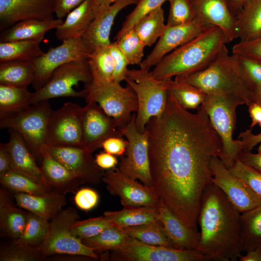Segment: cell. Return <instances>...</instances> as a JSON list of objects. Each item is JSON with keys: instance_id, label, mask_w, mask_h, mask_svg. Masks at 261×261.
Instances as JSON below:
<instances>
[{"instance_id": "cell-26", "label": "cell", "mask_w": 261, "mask_h": 261, "mask_svg": "<svg viewBox=\"0 0 261 261\" xmlns=\"http://www.w3.org/2000/svg\"><path fill=\"white\" fill-rule=\"evenodd\" d=\"M65 196L52 190L39 195L15 193L14 197L17 206L50 221L66 204Z\"/></svg>"}, {"instance_id": "cell-46", "label": "cell", "mask_w": 261, "mask_h": 261, "mask_svg": "<svg viewBox=\"0 0 261 261\" xmlns=\"http://www.w3.org/2000/svg\"><path fill=\"white\" fill-rule=\"evenodd\" d=\"M168 0H139L133 11L126 17L121 27L114 39L116 41L127 31L132 29L141 18L161 7Z\"/></svg>"}, {"instance_id": "cell-6", "label": "cell", "mask_w": 261, "mask_h": 261, "mask_svg": "<svg viewBox=\"0 0 261 261\" xmlns=\"http://www.w3.org/2000/svg\"><path fill=\"white\" fill-rule=\"evenodd\" d=\"M171 80L155 79L150 71L141 69H128L125 81L137 97L138 110L135 125L139 132L145 131V126L150 118L160 117L163 113Z\"/></svg>"}, {"instance_id": "cell-58", "label": "cell", "mask_w": 261, "mask_h": 261, "mask_svg": "<svg viewBox=\"0 0 261 261\" xmlns=\"http://www.w3.org/2000/svg\"><path fill=\"white\" fill-rule=\"evenodd\" d=\"M12 170L11 158L5 144H0V176Z\"/></svg>"}, {"instance_id": "cell-27", "label": "cell", "mask_w": 261, "mask_h": 261, "mask_svg": "<svg viewBox=\"0 0 261 261\" xmlns=\"http://www.w3.org/2000/svg\"><path fill=\"white\" fill-rule=\"evenodd\" d=\"M8 132L9 140L5 145L11 156L12 170L46 182L40 167L21 136L12 129H9Z\"/></svg>"}, {"instance_id": "cell-28", "label": "cell", "mask_w": 261, "mask_h": 261, "mask_svg": "<svg viewBox=\"0 0 261 261\" xmlns=\"http://www.w3.org/2000/svg\"><path fill=\"white\" fill-rule=\"evenodd\" d=\"M63 21L58 18L47 20H22L2 31L0 35V42L30 40L42 42L47 31L57 29Z\"/></svg>"}, {"instance_id": "cell-17", "label": "cell", "mask_w": 261, "mask_h": 261, "mask_svg": "<svg viewBox=\"0 0 261 261\" xmlns=\"http://www.w3.org/2000/svg\"><path fill=\"white\" fill-rule=\"evenodd\" d=\"M212 182L224 193L232 204L243 213L261 204V199L242 181L233 176L218 156L210 162Z\"/></svg>"}, {"instance_id": "cell-57", "label": "cell", "mask_w": 261, "mask_h": 261, "mask_svg": "<svg viewBox=\"0 0 261 261\" xmlns=\"http://www.w3.org/2000/svg\"><path fill=\"white\" fill-rule=\"evenodd\" d=\"M237 159L261 172V153L254 154L251 151H241Z\"/></svg>"}, {"instance_id": "cell-13", "label": "cell", "mask_w": 261, "mask_h": 261, "mask_svg": "<svg viewBox=\"0 0 261 261\" xmlns=\"http://www.w3.org/2000/svg\"><path fill=\"white\" fill-rule=\"evenodd\" d=\"M114 261H206L196 249H181L146 244L130 237L121 248L107 251Z\"/></svg>"}, {"instance_id": "cell-25", "label": "cell", "mask_w": 261, "mask_h": 261, "mask_svg": "<svg viewBox=\"0 0 261 261\" xmlns=\"http://www.w3.org/2000/svg\"><path fill=\"white\" fill-rule=\"evenodd\" d=\"M100 6L94 0H86L66 16L63 23L56 29L59 40L81 38L95 17Z\"/></svg>"}, {"instance_id": "cell-16", "label": "cell", "mask_w": 261, "mask_h": 261, "mask_svg": "<svg viewBox=\"0 0 261 261\" xmlns=\"http://www.w3.org/2000/svg\"><path fill=\"white\" fill-rule=\"evenodd\" d=\"M213 26L197 18L179 25L168 26L150 53L140 65L149 71L167 54L198 36Z\"/></svg>"}, {"instance_id": "cell-15", "label": "cell", "mask_w": 261, "mask_h": 261, "mask_svg": "<svg viewBox=\"0 0 261 261\" xmlns=\"http://www.w3.org/2000/svg\"><path fill=\"white\" fill-rule=\"evenodd\" d=\"M102 181L111 194L119 197L123 207H158L161 203L152 187L128 177L117 167L106 170Z\"/></svg>"}, {"instance_id": "cell-3", "label": "cell", "mask_w": 261, "mask_h": 261, "mask_svg": "<svg viewBox=\"0 0 261 261\" xmlns=\"http://www.w3.org/2000/svg\"><path fill=\"white\" fill-rule=\"evenodd\" d=\"M229 43L224 32L212 26L165 56L150 72L156 79L186 75L208 66Z\"/></svg>"}, {"instance_id": "cell-36", "label": "cell", "mask_w": 261, "mask_h": 261, "mask_svg": "<svg viewBox=\"0 0 261 261\" xmlns=\"http://www.w3.org/2000/svg\"><path fill=\"white\" fill-rule=\"evenodd\" d=\"M130 237L123 229L113 225L106 228L98 235L81 241L96 252H103L121 248Z\"/></svg>"}, {"instance_id": "cell-7", "label": "cell", "mask_w": 261, "mask_h": 261, "mask_svg": "<svg viewBox=\"0 0 261 261\" xmlns=\"http://www.w3.org/2000/svg\"><path fill=\"white\" fill-rule=\"evenodd\" d=\"M53 111L48 100L40 101L0 116V128L17 132L35 160H41V151L47 145L48 123Z\"/></svg>"}, {"instance_id": "cell-12", "label": "cell", "mask_w": 261, "mask_h": 261, "mask_svg": "<svg viewBox=\"0 0 261 261\" xmlns=\"http://www.w3.org/2000/svg\"><path fill=\"white\" fill-rule=\"evenodd\" d=\"M83 107L67 102L52 112L48 123L47 145L84 147Z\"/></svg>"}, {"instance_id": "cell-59", "label": "cell", "mask_w": 261, "mask_h": 261, "mask_svg": "<svg viewBox=\"0 0 261 261\" xmlns=\"http://www.w3.org/2000/svg\"><path fill=\"white\" fill-rule=\"evenodd\" d=\"M248 111L252 119L250 128L257 124L261 127V105L252 103L248 106Z\"/></svg>"}, {"instance_id": "cell-50", "label": "cell", "mask_w": 261, "mask_h": 261, "mask_svg": "<svg viewBox=\"0 0 261 261\" xmlns=\"http://www.w3.org/2000/svg\"><path fill=\"white\" fill-rule=\"evenodd\" d=\"M232 52L261 63V36L250 41H239L232 46Z\"/></svg>"}, {"instance_id": "cell-19", "label": "cell", "mask_w": 261, "mask_h": 261, "mask_svg": "<svg viewBox=\"0 0 261 261\" xmlns=\"http://www.w3.org/2000/svg\"><path fill=\"white\" fill-rule=\"evenodd\" d=\"M83 133L84 147L93 153L101 148L103 142L111 137H124L114 120L96 102H87L83 107Z\"/></svg>"}, {"instance_id": "cell-62", "label": "cell", "mask_w": 261, "mask_h": 261, "mask_svg": "<svg viewBox=\"0 0 261 261\" xmlns=\"http://www.w3.org/2000/svg\"><path fill=\"white\" fill-rule=\"evenodd\" d=\"M252 103L261 105V85L254 87L252 89Z\"/></svg>"}, {"instance_id": "cell-5", "label": "cell", "mask_w": 261, "mask_h": 261, "mask_svg": "<svg viewBox=\"0 0 261 261\" xmlns=\"http://www.w3.org/2000/svg\"><path fill=\"white\" fill-rule=\"evenodd\" d=\"M244 104V101L238 97L208 94L202 104L221 138L222 147L219 158L228 169L241 152L239 140H233L232 136L236 126V109Z\"/></svg>"}, {"instance_id": "cell-41", "label": "cell", "mask_w": 261, "mask_h": 261, "mask_svg": "<svg viewBox=\"0 0 261 261\" xmlns=\"http://www.w3.org/2000/svg\"><path fill=\"white\" fill-rule=\"evenodd\" d=\"M88 62L93 78L113 80L115 63L109 46L100 47L90 52Z\"/></svg>"}, {"instance_id": "cell-10", "label": "cell", "mask_w": 261, "mask_h": 261, "mask_svg": "<svg viewBox=\"0 0 261 261\" xmlns=\"http://www.w3.org/2000/svg\"><path fill=\"white\" fill-rule=\"evenodd\" d=\"M93 79L87 60L72 61L57 68L47 82L32 93L31 104L58 97L85 98L87 91L73 88L80 82L88 84Z\"/></svg>"}, {"instance_id": "cell-33", "label": "cell", "mask_w": 261, "mask_h": 261, "mask_svg": "<svg viewBox=\"0 0 261 261\" xmlns=\"http://www.w3.org/2000/svg\"><path fill=\"white\" fill-rule=\"evenodd\" d=\"M34 76L32 61H9L0 63V84L27 87L32 84Z\"/></svg>"}, {"instance_id": "cell-2", "label": "cell", "mask_w": 261, "mask_h": 261, "mask_svg": "<svg viewBox=\"0 0 261 261\" xmlns=\"http://www.w3.org/2000/svg\"><path fill=\"white\" fill-rule=\"evenodd\" d=\"M241 213L213 183L205 188L198 215L201 232L197 250L206 261H236L241 255Z\"/></svg>"}, {"instance_id": "cell-20", "label": "cell", "mask_w": 261, "mask_h": 261, "mask_svg": "<svg viewBox=\"0 0 261 261\" xmlns=\"http://www.w3.org/2000/svg\"><path fill=\"white\" fill-rule=\"evenodd\" d=\"M56 0H0V30L25 20L53 19Z\"/></svg>"}, {"instance_id": "cell-51", "label": "cell", "mask_w": 261, "mask_h": 261, "mask_svg": "<svg viewBox=\"0 0 261 261\" xmlns=\"http://www.w3.org/2000/svg\"><path fill=\"white\" fill-rule=\"evenodd\" d=\"M109 48L115 63L113 80L120 83L126 79L129 63L115 42L111 43Z\"/></svg>"}, {"instance_id": "cell-24", "label": "cell", "mask_w": 261, "mask_h": 261, "mask_svg": "<svg viewBox=\"0 0 261 261\" xmlns=\"http://www.w3.org/2000/svg\"><path fill=\"white\" fill-rule=\"evenodd\" d=\"M158 209L159 219L174 247L197 250L200 240V232L186 226L161 202Z\"/></svg>"}, {"instance_id": "cell-30", "label": "cell", "mask_w": 261, "mask_h": 261, "mask_svg": "<svg viewBox=\"0 0 261 261\" xmlns=\"http://www.w3.org/2000/svg\"><path fill=\"white\" fill-rule=\"evenodd\" d=\"M103 216L114 226L122 229L149 223H161L158 218V207H123L119 211H105Z\"/></svg>"}, {"instance_id": "cell-42", "label": "cell", "mask_w": 261, "mask_h": 261, "mask_svg": "<svg viewBox=\"0 0 261 261\" xmlns=\"http://www.w3.org/2000/svg\"><path fill=\"white\" fill-rule=\"evenodd\" d=\"M49 221L28 211L24 231L16 242L38 247L45 239L48 232Z\"/></svg>"}, {"instance_id": "cell-11", "label": "cell", "mask_w": 261, "mask_h": 261, "mask_svg": "<svg viewBox=\"0 0 261 261\" xmlns=\"http://www.w3.org/2000/svg\"><path fill=\"white\" fill-rule=\"evenodd\" d=\"M135 118L134 113L130 123L121 130L128 143L124 155L120 157L118 168L128 177L139 179L144 185L152 187L148 132L146 130L144 132L137 130Z\"/></svg>"}, {"instance_id": "cell-49", "label": "cell", "mask_w": 261, "mask_h": 261, "mask_svg": "<svg viewBox=\"0 0 261 261\" xmlns=\"http://www.w3.org/2000/svg\"><path fill=\"white\" fill-rule=\"evenodd\" d=\"M234 55L241 73L252 90L254 87L261 85V63L243 56Z\"/></svg>"}, {"instance_id": "cell-21", "label": "cell", "mask_w": 261, "mask_h": 261, "mask_svg": "<svg viewBox=\"0 0 261 261\" xmlns=\"http://www.w3.org/2000/svg\"><path fill=\"white\" fill-rule=\"evenodd\" d=\"M138 0H119L110 5L100 6L97 15L81 37L89 53L97 48L110 45L109 37L116 17L123 8L136 4Z\"/></svg>"}, {"instance_id": "cell-23", "label": "cell", "mask_w": 261, "mask_h": 261, "mask_svg": "<svg viewBox=\"0 0 261 261\" xmlns=\"http://www.w3.org/2000/svg\"><path fill=\"white\" fill-rule=\"evenodd\" d=\"M41 170L48 185L53 191L65 195L75 193L85 182L47 151L46 145L41 151Z\"/></svg>"}, {"instance_id": "cell-14", "label": "cell", "mask_w": 261, "mask_h": 261, "mask_svg": "<svg viewBox=\"0 0 261 261\" xmlns=\"http://www.w3.org/2000/svg\"><path fill=\"white\" fill-rule=\"evenodd\" d=\"M89 54L81 38L68 39L57 47H50L32 61L34 76L31 85L35 91L40 89L60 66L72 61L87 60Z\"/></svg>"}, {"instance_id": "cell-31", "label": "cell", "mask_w": 261, "mask_h": 261, "mask_svg": "<svg viewBox=\"0 0 261 261\" xmlns=\"http://www.w3.org/2000/svg\"><path fill=\"white\" fill-rule=\"evenodd\" d=\"M236 30L240 41L261 36V0H247L236 17Z\"/></svg>"}, {"instance_id": "cell-44", "label": "cell", "mask_w": 261, "mask_h": 261, "mask_svg": "<svg viewBox=\"0 0 261 261\" xmlns=\"http://www.w3.org/2000/svg\"><path fill=\"white\" fill-rule=\"evenodd\" d=\"M115 42L126 58L129 65H140L143 60L145 46L133 29L127 31Z\"/></svg>"}, {"instance_id": "cell-56", "label": "cell", "mask_w": 261, "mask_h": 261, "mask_svg": "<svg viewBox=\"0 0 261 261\" xmlns=\"http://www.w3.org/2000/svg\"><path fill=\"white\" fill-rule=\"evenodd\" d=\"M95 160L97 165L103 170L115 168L118 163L116 156L104 151L96 155Z\"/></svg>"}, {"instance_id": "cell-64", "label": "cell", "mask_w": 261, "mask_h": 261, "mask_svg": "<svg viewBox=\"0 0 261 261\" xmlns=\"http://www.w3.org/2000/svg\"><path fill=\"white\" fill-rule=\"evenodd\" d=\"M258 152L259 153H261V142L260 143V145L258 148Z\"/></svg>"}, {"instance_id": "cell-40", "label": "cell", "mask_w": 261, "mask_h": 261, "mask_svg": "<svg viewBox=\"0 0 261 261\" xmlns=\"http://www.w3.org/2000/svg\"><path fill=\"white\" fill-rule=\"evenodd\" d=\"M130 237L146 244L174 248L161 223H149L123 228Z\"/></svg>"}, {"instance_id": "cell-60", "label": "cell", "mask_w": 261, "mask_h": 261, "mask_svg": "<svg viewBox=\"0 0 261 261\" xmlns=\"http://www.w3.org/2000/svg\"><path fill=\"white\" fill-rule=\"evenodd\" d=\"M239 259L241 261H261V246L247 252L245 256L241 255Z\"/></svg>"}, {"instance_id": "cell-39", "label": "cell", "mask_w": 261, "mask_h": 261, "mask_svg": "<svg viewBox=\"0 0 261 261\" xmlns=\"http://www.w3.org/2000/svg\"><path fill=\"white\" fill-rule=\"evenodd\" d=\"M32 95L27 87L0 84V116L30 105Z\"/></svg>"}, {"instance_id": "cell-54", "label": "cell", "mask_w": 261, "mask_h": 261, "mask_svg": "<svg viewBox=\"0 0 261 261\" xmlns=\"http://www.w3.org/2000/svg\"><path fill=\"white\" fill-rule=\"evenodd\" d=\"M251 130L252 129L250 128L239 134L241 151H251L255 146L261 142V132L254 134Z\"/></svg>"}, {"instance_id": "cell-4", "label": "cell", "mask_w": 261, "mask_h": 261, "mask_svg": "<svg viewBox=\"0 0 261 261\" xmlns=\"http://www.w3.org/2000/svg\"><path fill=\"white\" fill-rule=\"evenodd\" d=\"M174 78L199 88L207 95L235 96L242 99L247 106L252 103V90L241 73L236 56L230 54L226 46L204 69Z\"/></svg>"}, {"instance_id": "cell-47", "label": "cell", "mask_w": 261, "mask_h": 261, "mask_svg": "<svg viewBox=\"0 0 261 261\" xmlns=\"http://www.w3.org/2000/svg\"><path fill=\"white\" fill-rule=\"evenodd\" d=\"M230 173L242 181L254 194L261 199V172L236 159L229 169Z\"/></svg>"}, {"instance_id": "cell-61", "label": "cell", "mask_w": 261, "mask_h": 261, "mask_svg": "<svg viewBox=\"0 0 261 261\" xmlns=\"http://www.w3.org/2000/svg\"><path fill=\"white\" fill-rule=\"evenodd\" d=\"M247 0H227L234 15L236 16L241 11Z\"/></svg>"}, {"instance_id": "cell-8", "label": "cell", "mask_w": 261, "mask_h": 261, "mask_svg": "<svg viewBox=\"0 0 261 261\" xmlns=\"http://www.w3.org/2000/svg\"><path fill=\"white\" fill-rule=\"evenodd\" d=\"M87 102L98 104L115 121L117 127L122 130L130 122L133 112L138 110L137 99L132 88L127 84L93 78L86 84Z\"/></svg>"}, {"instance_id": "cell-38", "label": "cell", "mask_w": 261, "mask_h": 261, "mask_svg": "<svg viewBox=\"0 0 261 261\" xmlns=\"http://www.w3.org/2000/svg\"><path fill=\"white\" fill-rule=\"evenodd\" d=\"M168 92L186 109H197L205 101L207 94L199 88L183 81L171 80Z\"/></svg>"}, {"instance_id": "cell-35", "label": "cell", "mask_w": 261, "mask_h": 261, "mask_svg": "<svg viewBox=\"0 0 261 261\" xmlns=\"http://www.w3.org/2000/svg\"><path fill=\"white\" fill-rule=\"evenodd\" d=\"M164 11L160 7L140 19L132 28L144 45L151 46L165 31Z\"/></svg>"}, {"instance_id": "cell-45", "label": "cell", "mask_w": 261, "mask_h": 261, "mask_svg": "<svg viewBox=\"0 0 261 261\" xmlns=\"http://www.w3.org/2000/svg\"><path fill=\"white\" fill-rule=\"evenodd\" d=\"M113 226L104 216L77 220L71 228V233L75 238L82 240L95 236L106 228Z\"/></svg>"}, {"instance_id": "cell-34", "label": "cell", "mask_w": 261, "mask_h": 261, "mask_svg": "<svg viewBox=\"0 0 261 261\" xmlns=\"http://www.w3.org/2000/svg\"><path fill=\"white\" fill-rule=\"evenodd\" d=\"M39 40L0 42V63L9 61H32L43 55Z\"/></svg>"}, {"instance_id": "cell-55", "label": "cell", "mask_w": 261, "mask_h": 261, "mask_svg": "<svg viewBox=\"0 0 261 261\" xmlns=\"http://www.w3.org/2000/svg\"><path fill=\"white\" fill-rule=\"evenodd\" d=\"M86 0H56L55 14L62 19Z\"/></svg>"}, {"instance_id": "cell-43", "label": "cell", "mask_w": 261, "mask_h": 261, "mask_svg": "<svg viewBox=\"0 0 261 261\" xmlns=\"http://www.w3.org/2000/svg\"><path fill=\"white\" fill-rule=\"evenodd\" d=\"M47 258L38 247L13 240L0 249V261H42Z\"/></svg>"}, {"instance_id": "cell-52", "label": "cell", "mask_w": 261, "mask_h": 261, "mask_svg": "<svg viewBox=\"0 0 261 261\" xmlns=\"http://www.w3.org/2000/svg\"><path fill=\"white\" fill-rule=\"evenodd\" d=\"M99 200L98 193L88 188L79 189L75 193L74 201L76 205L80 209L89 211L94 208Z\"/></svg>"}, {"instance_id": "cell-53", "label": "cell", "mask_w": 261, "mask_h": 261, "mask_svg": "<svg viewBox=\"0 0 261 261\" xmlns=\"http://www.w3.org/2000/svg\"><path fill=\"white\" fill-rule=\"evenodd\" d=\"M128 143L124 137H111L103 142L102 148L108 153L121 157L125 154Z\"/></svg>"}, {"instance_id": "cell-22", "label": "cell", "mask_w": 261, "mask_h": 261, "mask_svg": "<svg viewBox=\"0 0 261 261\" xmlns=\"http://www.w3.org/2000/svg\"><path fill=\"white\" fill-rule=\"evenodd\" d=\"M195 18L220 29L229 42L237 38L236 17L227 0H189Z\"/></svg>"}, {"instance_id": "cell-37", "label": "cell", "mask_w": 261, "mask_h": 261, "mask_svg": "<svg viewBox=\"0 0 261 261\" xmlns=\"http://www.w3.org/2000/svg\"><path fill=\"white\" fill-rule=\"evenodd\" d=\"M242 252L261 246V204L241 214Z\"/></svg>"}, {"instance_id": "cell-29", "label": "cell", "mask_w": 261, "mask_h": 261, "mask_svg": "<svg viewBox=\"0 0 261 261\" xmlns=\"http://www.w3.org/2000/svg\"><path fill=\"white\" fill-rule=\"evenodd\" d=\"M5 189L0 190V235L16 240L24 231L28 211L14 205Z\"/></svg>"}, {"instance_id": "cell-63", "label": "cell", "mask_w": 261, "mask_h": 261, "mask_svg": "<svg viewBox=\"0 0 261 261\" xmlns=\"http://www.w3.org/2000/svg\"><path fill=\"white\" fill-rule=\"evenodd\" d=\"M99 6H106L111 5L119 0H94Z\"/></svg>"}, {"instance_id": "cell-18", "label": "cell", "mask_w": 261, "mask_h": 261, "mask_svg": "<svg viewBox=\"0 0 261 261\" xmlns=\"http://www.w3.org/2000/svg\"><path fill=\"white\" fill-rule=\"evenodd\" d=\"M46 148L55 159L85 183L96 186L102 181L104 172L96 164L93 152L87 148L47 145Z\"/></svg>"}, {"instance_id": "cell-1", "label": "cell", "mask_w": 261, "mask_h": 261, "mask_svg": "<svg viewBox=\"0 0 261 261\" xmlns=\"http://www.w3.org/2000/svg\"><path fill=\"white\" fill-rule=\"evenodd\" d=\"M145 130L152 188L161 203L188 227L197 230L202 198L212 183L210 162L222 141L203 105L192 114L168 92L165 109Z\"/></svg>"}, {"instance_id": "cell-32", "label": "cell", "mask_w": 261, "mask_h": 261, "mask_svg": "<svg viewBox=\"0 0 261 261\" xmlns=\"http://www.w3.org/2000/svg\"><path fill=\"white\" fill-rule=\"evenodd\" d=\"M3 188L15 193L39 195L52 191L48 184L28 175L11 170L0 176Z\"/></svg>"}, {"instance_id": "cell-48", "label": "cell", "mask_w": 261, "mask_h": 261, "mask_svg": "<svg viewBox=\"0 0 261 261\" xmlns=\"http://www.w3.org/2000/svg\"><path fill=\"white\" fill-rule=\"evenodd\" d=\"M170 3L166 25L173 26L188 23L195 18L189 0H168Z\"/></svg>"}, {"instance_id": "cell-9", "label": "cell", "mask_w": 261, "mask_h": 261, "mask_svg": "<svg viewBox=\"0 0 261 261\" xmlns=\"http://www.w3.org/2000/svg\"><path fill=\"white\" fill-rule=\"evenodd\" d=\"M80 216L77 210L72 207L62 209L49 221L46 236L38 247L46 257L52 255H78L93 259L99 256L92 248L85 245L71 233L73 224Z\"/></svg>"}]
</instances>
